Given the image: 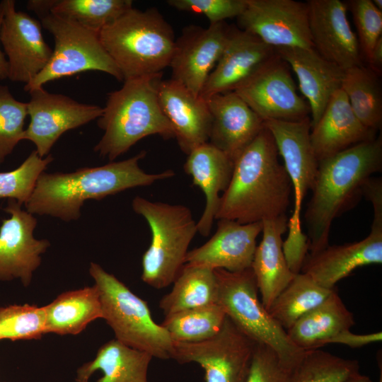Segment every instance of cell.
Instances as JSON below:
<instances>
[{
	"label": "cell",
	"mask_w": 382,
	"mask_h": 382,
	"mask_svg": "<svg viewBox=\"0 0 382 382\" xmlns=\"http://www.w3.org/2000/svg\"><path fill=\"white\" fill-rule=\"evenodd\" d=\"M162 75L124 81L120 89L108 93L98 120L104 134L96 145L95 152L112 161L146 137L175 138L158 101V86Z\"/></svg>",
	"instance_id": "obj_4"
},
{
	"label": "cell",
	"mask_w": 382,
	"mask_h": 382,
	"mask_svg": "<svg viewBox=\"0 0 382 382\" xmlns=\"http://www.w3.org/2000/svg\"><path fill=\"white\" fill-rule=\"evenodd\" d=\"M99 37L123 81L163 73L175 44L170 25L154 8L132 7L105 26Z\"/></svg>",
	"instance_id": "obj_5"
},
{
	"label": "cell",
	"mask_w": 382,
	"mask_h": 382,
	"mask_svg": "<svg viewBox=\"0 0 382 382\" xmlns=\"http://www.w3.org/2000/svg\"><path fill=\"white\" fill-rule=\"evenodd\" d=\"M256 345L226 316L221 330L209 340L173 342L171 359L198 364L204 371L205 382H243Z\"/></svg>",
	"instance_id": "obj_11"
},
{
	"label": "cell",
	"mask_w": 382,
	"mask_h": 382,
	"mask_svg": "<svg viewBox=\"0 0 382 382\" xmlns=\"http://www.w3.org/2000/svg\"><path fill=\"white\" fill-rule=\"evenodd\" d=\"M4 15V2L1 1L0 2V33L1 23ZM8 76V63L5 57L4 53L0 48V79H4Z\"/></svg>",
	"instance_id": "obj_45"
},
{
	"label": "cell",
	"mask_w": 382,
	"mask_h": 382,
	"mask_svg": "<svg viewBox=\"0 0 382 382\" xmlns=\"http://www.w3.org/2000/svg\"><path fill=\"white\" fill-rule=\"evenodd\" d=\"M333 289L320 286L300 272L275 298L267 311L286 331L303 315L321 303Z\"/></svg>",
	"instance_id": "obj_33"
},
{
	"label": "cell",
	"mask_w": 382,
	"mask_h": 382,
	"mask_svg": "<svg viewBox=\"0 0 382 382\" xmlns=\"http://www.w3.org/2000/svg\"><path fill=\"white\" fill-rule=\"evenodd\" d=\"M378 382H382V365H381V361H380V378H379V381Z\"/></svg>",
	"instance_id": "obj_48"
},
{
	"label": "cell",
	"mask_w": 382,
	"mask_h": 382,
	"mask_svg": "<svg viewBox=\"0 0 382 382\" xmlns=\"http://www.w3.org/2000/svg\"><path fill=\"white\" fill-rule=\"evenodd\" d=\"M345 4L352 13L357 30L361 57L366 61L382 37V11L376 8L372 0H350Z\"/></svg>",
	"instance_id": "obj_40"
},
{
	"label": "cell",
	"mask_w": 382,
	"mask_h": 382,
	"mask_svg": "<svg viewBox=\"0 0 382 382\" xmlns=\"http://www.w3.org/2000/svg\"><path fill=\"white\" fill-rule=\"evenodd\" d=\"M21 207L15 199H8L4 209L11 217L2 220L0 226V280L19 278L28 286L50 242L34 238L37 219Z\"/></svg>",
	"instance_id": "obj_18"
},
{
	"label": "cell",
	"mask_w": 382,
	"mask_h": 382,
	"mask_svg": "<svg viewBox=\"0 0 382 382\" xmlns=\"http://www.w3.org/2000/svg\"><path fill=\"white\" fill-rule=\"evenodd\" d=\"M279 156L274 139L264 126L234 160L215 219L244 224L286 215L292 186Z\"/></svg>",
	"instance_id": "obj_1"
},
{
	"label": "cell",
	"mask_w": 382,
	"mask_h": 382,
	"mask_svg": "<svg viewBox=\"0 0 382 382\" xmlns=\"http://www.w3.org/2000/svg\"><path fill=\"white\" fill-rule=\"evenodd\" d=\"M226 315L217 303L165 316L160 323L173 342L195 343L209 340L221 329Z\"/></svg>",
	"instance_id": "obj_35"
},
{
	"label": "cell",
	"mask_w": 382,
	"mask_h": 382,
	"mask_svg": "<svg viewBox=\"0 0 382 382\" xmlns=\"http://www.w3.org/2000/svg\"><path fill=\"white\" fill-rule=\"evenodd\" d=\"M375 133L361 123L340 88L333 93L319 120L311 128L310 139L320 161L376 138Z\"/></svg>",
	"instance_id": "obj_25"
},
{
	"label": "cell",
	"mask_w": 382,
	"mask_h": 382,
	"mask_svg": "<svg viewBox=\"0 0 382 382\" xmlns=\"http://www.w3.org/2000/svg\"><path fill=\"white\" fill-rule=\"evenodd\" d=\"M89 272L98 290L102 318L112 329L115 339L153 357L171 359L173 342L154 320L147 302L100 265L91 262Z\"/></svg>",
	"instance_id": "obj_7"
},
{
	"label": "cell",
	"mask_w": 382,
	"mask_h": 382,
	"mask_svg": "<svg viewBox=\"0 0 382 382\" xmlns=\"http://www.w3.org/2000/svg\"><path fill=\"white\" fill-rule=\"evenodd\" d=\"M276 55L274 47L255 35L231 26L229 37L200 96L234 91L235 89Z\"/></svg>",
	"instance_id": "obj_21"
},
{
	"label": "cell",
	"mask_w": 382,
	"mask_h": 382,
	"mask_svg": "<svg viewBox=\"0 0 382 382\" xmlns=\"http://www.w3.org/2000/svg\"><path fill=\"white\" fill-rule=\"evenodd\" d=\"M358 373L357 360L313 349L304 350L292 366L288 382H343Z\"/></svg>",
	"instance_id": "obj_36"
},
{
	"label": "cell",
	"mask_w": 382,
	"mask_h": 382,
	"mask_svg": "<svg viewBox=\"0 0 382 382\" xmlns=\"http://www.w3.org/2000/svg\"><path fill=\"white\" fill-rule=\"evenodd\" d=\"M373 4L377 9L382 11V1L381 0H372Z\"/></svg>",
	"instance_id": "obj_47"
},
{
	"label": "cell",
	"mask_w": 382,
	"mask_h": 382,
	"mask_svg": "<svg viewBox=\"0 0 382 382\" xmlns=\"http://www.w3.org/2000/svg\"><path fill=\"white\" fill-rule=\"evenodd\" d=\"M355 324L353 313L335 289L319 305L303 315L286 330L291 341L302 350L318 349Z\"/></svg>",
	"instance_id": "obj_28"
},
{
	"label": "cell",
	"mask_w": 382,
	"mask_h": 382,
	"mask_svg": "<svg viewBox=\"0 0 382 382\" xmlns=\"http://www.w3.org/2000/svg\"><path fill=\"white\" fill-rule=\"evenodd\" d=\"M341 89L361 123L374 132L382 125V91L379 76L361 64L345 71Z\"/></svg>",
	"instance_id": "obj_32"
},
{
	"label": "cell",
	"mask_w": 382,
	"mask_h": 382,
	"mask_svg": "<svg viewBox=\"0 0 382 382\" xmlns=\"http://www.w3.org/2000/svg\"><path fill=\"white\" fill-rule=\"evenodd\" d=\"M55 16L100 33L128 9L131 0H40Z\"/></svg>",
	"instance_id": "obj_34"
},
{
	"label": "cell",
	"mask_w": 382,
	"mask_h": 382,
	"mask_svg": "<svg viewBox=\"0 0 382 382\" xmlns=\"http://www.w3.org/2000/svg\"><path fill=\"white\" fill-rule=\"evenodd\" d=\"M233 92L263 122L298 121L309 117V105L297 93L290 67L277 53Z\"/></svg>",
	"instance_id": "obj_12"
},
{
	"label": "cell",
	"mask_w": 382,
	"mask_h": 382,
	"mask_svg": "<svg viewBox=\"0 0 382 382\" xmlns=\"http://www.w3.org/2000/svg\"><path fill=\"white\" fill-rule=\"evenodd\" d=\"M308 27L313 48L344 71L362 64L356 34L348 21L345 2L308 0Z\"/></svg>",
	"instance_id": "obj_19"
},
{
	"label": "cell",
	"mask_w": 382,
	"mask_h": 382,
	"mask_svg": "<svg viewBox=\"0 0 382 382\" xmlns=\"http://www.w3.org/2000/svg\"><path fill=\"white\" fill-rule=\"evenodd\" d=\"M264 126L274 139L294 190V212L288 219L289 235L284 243L289 247L300 246L307 241L301 224L303 199L313 190L318 170L310 139V117L298 121L268 120Z\"/></svg>",
	"instance_id": "obj_10"
},
{
	"label": "cell",
	"mask_w": 382,
	"mask_h": 382,
	"mask_svg": "<svg viewBox=\"0 0 382 382\" xmlns=\"http://www.w3.org/2000/svg\"><path fill=\"white\" fill-rule=\"evenodd\" d=\"M292 366L268 345L257 343L243 382H288Z\"/></svg>",
	"instance_id": "obj_41"
},
{
	"label": "cell",
	"mask_w": 382,
	"mask_h": 382,
	"mask_svg": "<svg viewBox=\"0 0 382 382\" xmlns=\"http://www.w3.org/2000/svg\"><path fill=\"white\" fill-rule=\"evenodd\" d=\"M343 382H373L372 380L366 375L358 373Z\"/></svg>",
	"instance_id": "obj_46"
},
{
	"label": "cell",
	"mask_w": 382,
	"mask_h": 382,
	"mask_svg": "<svg viewBox=\"0 0 382 382\" xmlns=\"http://www.w3.org/2000/svg\"><path fill=\"white\" fill-rule=\"evenodd\" d=\"M382 332H376L369 334L359 335L352 333L347 330L338 333L328 341V344L337 343L348 346L352 348L361 347L371 343L381 342Z\"/></svg>",
	"instance_id": "obj_43"
},
{
	"label": "cell",
	"mask_w": 382,
	"mask_h": 382,
	"mask_svg": "<svg viewBox=\"0 0 382 382\" xmlns=\"http://www.w3.org/2000/svg\"><path fill=\"white\" fill-rule=\"evenodd\" d=\"M27 103L30 120L23 139L32 141L41 158L47 156L53 145L66 131L99 118L103 108L79 103L60 93H50L43 87L29 91Z\"/></svg>",
	"instance_id": "obj_14"
},
{
	"label": "cell",
	"mask_w": 382,
	"mask_h": 382,
	"mask_svg": "<svg viewBox=\"0 0 382 382\" xmlns=\"http://www.w3.org/2000/svg\"><path fill=\"white\" fill-rule=\"evenodd\" d=\"M45 333L44 306L27 303L0 306V340H37Z\"/></svg>",
	"instance_id": "obj_37"
},
{
	"label": "cell",
	"mask_w": 382,
	"mask_h": 382,
	"mask_svg": "<svg viewBox=\"0 0 382 382\" xmlns=\"http://www.w3.org/2000/svg\"><path fill=\"white\" fill-rule=\"evenodd\" d=\"M287 225L286 215L262 221V241L251 265L261 302L267 311L296 275L289 267L282 249V235Z\"/></svg>",
	"instance_id": "obj_27"
},
{
	"label": "cell",
	"mask_w": 382,
	"mask_h": 382,
	"mask_svg": "<svg viewBox=\"0 0 382 382\" xmlns=\"http://www.w3.org/2000/svg\"><path fill=\"white\" fill-rule=\"evenodd\" d=\"M173 284L171 291L159 302L165 316L216 303L217 281L214 270L185 264Z\"/></svg>",
	"instance_id": "obj_31"
},
{
	"label": "cell",
	"mask_w": 382,
	"mask_h": 382,
	"mask_svg": "<svg viewBox=\"0 0 382 382\" xmlns=\"http://www.w3.org/2000/svg\"><path fill=\"white\" fill-rule=\"evenodd\" d=\"M187 156L184 171L192 178L193 185L202 190L206 198L205 207L197 227V232L207 237L219 209L220 193L226 191L230 183L233 161L209 142L197 147Z\"/></svg>",
	"instance_id": "obj_26"
},
{
	"label": "cell",
	"mask_w": 382,
	"mask_h": 382,
	"mask_svg": "<svg viewBox=\"0 0 382 382\" xmlns=\"http://www.w3.org/2000/svg\"><path fill=\"white\" fill-rule=\"evenodd\" d=\"M135 213L147 221L151 233L150 245L142 256V281L163 289L173 283L185 265L189 245L197 233L191 210L182 204L153 202L135 197Z\"/></svg>",
	"instance_id": "obj_6"
},
{
	"label": "cell",
	"mask_w": 382,
	"mask_h": 382,
	"mask_svg": "<svg viewBox=\"0 0 382 382\" xmlns=\"http://www.w3.org/2000/svg\"><path fill=\"white\" fill-rule=\"evenodd\" d=\"M81 382H88V381H81Z\"/></svg>",
	"instance_id": "obj_49"
},
{
	"label": "cell",
	"mask_w": 382,
	"mask_h": 382,
	"mask_svg": "<svg viewBox=\"0 0 382 382\" xmlns=\"http://www.w3.org/2000/svg\"><path fill=\"white\" fill-rule=\"evenodd\" d=\"M167 4L179 11L201 13L209 24H215L238 18L245 9L247 0H168Z\"/></svg>",
	"instance_id": "obj_42"
},
{
	"label": "cell",
	"mask_w": 382,
	"mask_h": 382,
	"mask_svg": "<svg viewBox=\"0 0 382 382\" xmlns=\"http://www.w3.org/2000/svg\"><path fill=\"white\" fill-rule=\"evenodd\" d=\"M217 300L226 316L257 343L273 349L286 364L294 366L304 350L296 346L269 314L258 297V288L251 267L231 272L216 269Z\"/></svg>",
	"instance_id": "obj_9"
},
{
	"label": "cell",
	"mask_w": 382,
	"mask_h": 382,
	"mask_svg": "<svg viewBox=\"0 0 382 382\" xmlns=\"http://www.w3.org/2000/svg\"><path fill=\"white\" fill-rule=\"evenodd\" d=\"M44 308L46 333L77 335L92 321L102 318L96 285L62 293Z\"/></svg>",
	"instance_id": "obj_30"
},
{
	"label": "cell",
	"mask_w": 382,
	"mask_h": 382,
	"mask_svg": "<svg viewBox=\"0 0 382 382\" xmlns=\"http://www.w3.org/2000/svg\"><path fill=\"white\" fill-rule=\"evenodd\" d=\"M369 234L363 240L344 245H328L308 253L301 272L320 286L333 289L340 280L357 267L382 263V207H375Z\"/></svg>",
	"instance_id": "obj_17"
},
{
	"label": "cell",
	"mask_w": 382,
	"mask_h": 382,
	"mask_svg": "<svg viewBox=\"0 0 382 382\" xmlns=\"http://www.w3.org/2000/svg\"><path fill=\"white\" fill-rule=\"evenodd\" d=\"M53 161L52 155L41 158L33 151L16 169L0 173V198L25 204L30 197L39 176Z\"/></svg>",
	"instance_id": "obj_38"
},
{
	"label": "cell",
	"mask_w": 382,
	"mask_h": 382,
	"mask_svg": "<svg viewBox=\"0 0 382 382\" xmlns=\"http://www.w3.org/2000/svg\"><path fill=\"white\" fill-rule=\"evenodd\" d=\"M381 170V134L318 161L312 197L304 216L309 254L329 245L334 219L357 203L366 182Z\"/></svg>",
	"instance_id": "obj_3"
},
{
	"label": "cell",
	"mask_w": 382,
	"mask_h": 382,
	"mask_svg": "<svg viewBox=\"0 0 382 382\" xmlns=\"http://www.w3.org/2000/svg\"><path fill=\"white\" fill-rule=\"evenodd\" d=\"M277 55L294 71L310 108L311 128L335 92L341 88L345 71L311 48L282 47Z\"/></svg>",
	"instance_id": "obj_24"
},
{
	"label": "cell",
	"mask_w": 382,
	"mask_h": 382,
	"mask_svg": "<svg viewBox=\"0 0 382 382\" xmlns=\"http://www.w3.org/2000/svg\"><path fill=\"white\" fill-rule=\"evenodd\" d=\"M27 103L17 100L8 86L0 84V165L23 140Z\"/></svg>",
	"instance_id": "obj_39"
},
{
	"label": "cell",
	"mask_w": 382,
	"mask_h": 382,
	"mask_svg": "<svg viewBox=\"0 0 382 382\" xmlns=\"http://www.w3.org/2000/svg\"><path fill=\"white\" fill-rule=\"evenodd\" d=\"M152 359L149 353L114 339L100 347L93 360L78 369L76 381H88L100 370L103 376L98 382H149L148 369Z\"/></svg>",
	"instance_id": "obj_29"
},
{
	"label": "cell",
	"mask_w": 382,
	"mask_h": 382,
	"mask_svg": "<svg viewBox=\"0 0 382 382\" xmlns=\"http://www.w3.org/2000/svg\"><path fill=\"white\" fill-rule=\"evenodd\" d=\"M205 100L212 115L209 143L234 161L264 128V122L233 91Z\"/></svg>",
	"instance_id": "obj_23"
},
{
	"label": "cell",
	"mask_w": 382,
	"mask_h": 382,
	"mask_svg": "<svg viewBox=\"0 0 382 382\" xmlns=\"http://www.w3.org/2000/svg\"><path fill=\"white\" fill-rule=\"evenodd\" d=\"M238 28L274 47L311 48L307 3L294 0H247Z\"/></svg>",
	"instance_id": "obj_13"
},
{
	"label": "cell",
	"mask_w": 382,
	"mask_h": 382,
	"mask_svg": "<svg viewBox=\"0 0 382 382\" xmlns=\"http://www.w3.org/2000/svg\"><path fill=\"white\" fill-rule=\"evenodd\" d=\"M4 2L0 42L8 57V78L26 85L47 64L52 49L43 37L39 21L28 13L16 11L14 1Z\"/></svg>",
	"instance_id": "obj_16"
},
{
	"label": "cell",
	"mask_w": 382,
	"mask_h": 382,
	"mask_svg": "<svg viewBox=\"0 0 382 382\" xmlns=\"http://www.w3.org/2000/svg\"><path fill=\"white\" fill-rule=\"evenodd\" d=\"M28 9L40 18L42 27L54 40V48L45 67L24 90L43 87L47 82L87 71H103L120 81L122 74L99 37V33L55 16L40 0L28 1Z\"/></svg>",
	"instance_id": "obj_8"
},
{
	"label": "cell",
	"mask_w": 382,
	"mask_h": 382,
	"mask_svg": "<svg viewBox=\"0 0 382 382\" xmlns=\"http://www.w3.org/2000/svg\"><path fill=\"white\" fill-rule=\"evenodd\" d=\"M262 222L240 224L219 219L217 229L202 245L187 252L185 264L236 272L251 267Z\"/></svg>",
	"instance_id": "obj_20"
},
{
	"label": "cell",
	"mask_w": 382,
	"mask_h": 382,
	"mask_svg": "<svg viewBox=\"0 0 382 382\" xmlns=\"http://www.w3.org/2000/svg\"><path fill=\"white\" fill-rule=\"evenodd\" d=\"M146 154L142 151L124 161L110 162L73 173H42L33 192L25 204L31 214L50 215L65 221L78 219L86 199L100 200L127 189L151 185L175 175L172 170L148 173L139 162Z\"/></svg>",
	"instance_id": "obj_2"
},
{
	"label": "cell",
	"mask_w": 382,
	"mask_h": 382,
	"mask_svg": "<svg viewBox=\"0 0 382 382\" xmlns=\"http://www.w3.org/2000/svg\"><path fill=\"white\" fill-rule=\"evenodd\" d=\"M368 66L379 76L382 72V37L374 47L368 59Z\"/></svg>",
	"instance_id": "obj_44"
},
{
	"label": "cell",
	"mask_w": 382,
	"mask_h": 382,
	"mask_svg": "<svg viewBox=\"0 0 382 382\" xmlns=\"http://www.w3.org/2000/svg\"><path fill=\"white\" fill-rule=\"evenodd\" d=\"M231 25L226 21L185 27L175 40L170 63L171 79L182 84L195 96L202 90L227 43Z\"/></svg>",
	"instance_id": "obj_15"
},
{
	"label": "cell",
	"mask_w": 382,
	"mask_h": 382,
	"mask_svg": "<svg viewBox=\"0 0 382 382\" xmlns=\"http://www.w3.org/2000/svg\"><path fill=\"white\" fill-rule=\"evenodd\" d=\"M158 97L183 152L188 155L197 147L209 142L212 115L205 99L194 95L171 79L161 80Z\"/></svg>",
	"instance_id": "obj_22"
}]
</instances>
